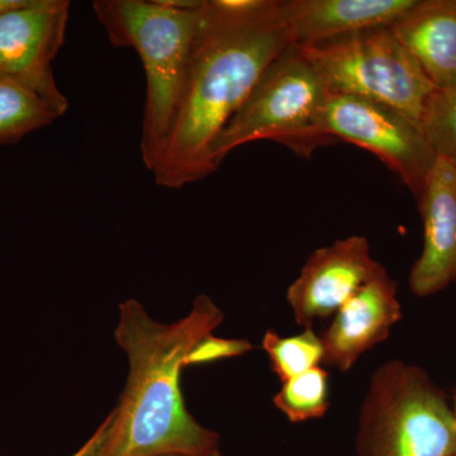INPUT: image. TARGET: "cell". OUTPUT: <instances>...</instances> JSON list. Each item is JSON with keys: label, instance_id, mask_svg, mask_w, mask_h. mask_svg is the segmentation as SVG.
I'll use <instances>...</instances> for the list:
<instances>
[{"label": "cell", "instance_id": "obj_1", "mask_svg": "<svg viewBox=\"0 0 456 456\" xmlns=\"http://www.w3.org/2000/svg\"><path fill=\"white\" fill-rule=\"evenodd\" d=\"M294 46L273 0H204L202 23L156 184L179 189L211 175L209 151L270 64Z\"/></svg>", "mask_w": 456, "mask_h": 456}, {"label": "cell", "instance_id": "obj_2", "mask_svg": "<svg viewBox=\"0 0 456 456\" xmlns=\"http://www.w3.org/2000/svg\"><path fill=\"white\" fill-rule=\"evenodd\" d=\"M209 297H197L187 316L161 323L136 299L119 305L114 340L127 356L128 377L98 456H207L220 436L189 413L182 370L191 354L224 322Z\"/></svg>", "mask_w": 456, "mask_h": 456}, {"label": "cell", "instance_id": "obj_3", "mask_svg": "<svg viewBox=\"0 0 456 456\" xmlns=\"http://www.w3.org/2000/svg\"><path fill=\"white\" fill-rule=\"evenodd\" d=\"M203 5L180 9L163 0H95L93 11L117 47L139 53L146 75L141 158L154 170L169 140L187 80Z\"/></svg>", "mask_w": 456, "mask_h": 456}, {"label": "cell", "instance_id": "obj_4", "mask_svg": "<svg viewBox=\"0 0 456 456\" xmlns=\"http://www.w3.org/2000/svg\"><path fill=\"white\" fill-rule=\"evenodd\" d=\"M359 456H452L456 419L424 369L401 360L371 377L356 435Z\"/></svg>", "mask_w": 456, "mask_h": 456}, {"label": "cell", "instance_id": "obj_5", "mask_svg": "<svg viewBox=\"0 0 456 456\" xmlns=\"http://www.w3.org/2000/svg\"><path fill=\"white\" fill-rule=\"evenodd\" d=\"M330 94L298 47H289L270 64L213 142V167L237 147L261 140L277 141L310 158L317 147L334 142L323 128Z\"/></svg>", "mask_w": 456, "mask_h": 456}, {"label": "cell", "instance_id": "obj_6", "mask_svg": "<svg viewBox=\"0 0 456 456\" xmlns=\"http://www.w3.org/2000/svg\"><path fill=\"white\" fill-rule=\"evenodd\" d=\"M298 50L331 94L368 99L421 126L426 101L435 86L391 27L353 33Z\"/></svg>", "mask_w": 456, "mask_h": 456}, {"label": "cell", "instance_id": "obj_7", "mask_svg": "<svg viewBox=\"0 0 456 456\" xmlns=\"http://www.w3.org/2000/svg\"><path fill=\"white\" fill-rule=\"evenodd\" d=\"M325 134L368 150L397 174L419 200L437 155L421 126L404 114L353 95L330 94Z\"/></svg>", "mask_w": 456, "mask_h": 456}, {"label": "cell", "instance_id": "obj_8", "mask_svg": "<svg viewBox=\"0 0 456 456\" xmlns=\"http://www.w3.org/2000/svg\"><path fill=\"white\" fill-rule=\"evenodd\" d=\"M68 0H22L0 14V75L31 86L64 116L69 102L55 82L53 61L68 28Z\"/></svg>", "mask_w": 456, "mask_h": 456}, {"label": "cell", "instance_id": "obj_9", "mask_svg": "<svg viewBox=\"0 0 456 456\" xmlns=\"http://www.w3.org/2000/svg\"><path fill=\"white\" fill-rule=\"evenodd\" d=\"M386 272L371 256L362 236H350L317 248L287 290L297 325L312 329L340 310L362 285Z\"/></svg>", "mask_w": 456, "mask_h": 456}, {"label": "cell", "instance_id": "obj_10", "mask_svg": "<svg viewBox=\"0 0 456 456\" xmlns=\"http://www.w3.org/2000/svg\"><path fill=\"white\" fill-rule=\"evenodd\" d=\"M402 316L397 283L386 270L336 312L321 335L323 364L347 373L365 353L389 338Z\"/></svg>", "mask_w": 456, "mask_h": 456}, {"label": "cell", "instance_id": "obj_11", "mask_svg": "<svg viewBox=\"0 0 456 456\" xmlns=\"http://www.w3.org/2000/svg\"><path fill=\"white\" fill-rule=\"evenodd\" d=\"M424 248L413 264L410 287L417 297L441 292L456 281V167L437 158L419 200Z\"/></svg>", "mask_w": 456, "mask_h": 456}, {"label": "cell", "instance_id": "obj_12", "mask_svg": "<svg viewBox=\"0 0 456 456\" xmlns=\"http://www.w3.org/2000/svg\"><path fill=\"white\" fill-rule=\"evenodd\" d=\"M417 0H287L279 2L294 46L392 27Z\"/></svg>", "mask_w": 456, "mask_h": 456}, {"label": "cell", "instance_id": "obj_13", "mask_svg": "<svg viewBox=\"0 0 456 456\" xmlns=\"http://www.w3.org/2000/svg\"><path fill=\"white\" fill-rule=\"evenodd\" d=\"M391 29L435 88L456 86V0H417Z\"/></svg>", "mask_w": 456, "mask_h": 456}, {"label": "cell", "instance_id": "obj_14", "mask_svg": "<svg viewBox=\"0 0 456 456\" xmlns=\"http://www.w3.org/2000/svg\"><path fill=\"white\" fill-rule=\"evenodd\" d=\"M60 117L40 93L20 80L0 75V145L20 142Z\"/></svg>", "mask_w": 456, "mask_h": 456}, {"label": "cell", "instance_id": "obj_15", "mask_svg": "<svg viewBox=\"0 0 456 456\" xmlns=\"http://www.w3.org/2000/svg\"><path fill=\"white\" fill-rule=\"evenodd\" d=\"M273 403L293 424L322 419L330 408L329 373L316 367L281 383Z\"/></svg>", "mask_w": 456, "mask_h": 456}, {"label": "cell", "instance_id": "obj_16", "mask_svg": "<svg viewBox=\"0 0 456 456\" xmlns=\"http://www.w3.org/2000/svg\"><path fill=\"white\" fill-rule=\"evenodd\" d=\"M263 349L281 383L320 367L323 359L322 340L314 329H303L301 334L288 338L268 330L263 338Z\"/></svg>", "mask_w": 456, "mask_h": 456}, {"label": "cell", "instance_id": "obj_17", "mask_svg": "<svg viewBox=\"0 0 456 456\" xmlns=\"http://www.w3.org/2000/svg\"><path fill=\"white\" fill-rule=\"evenodd\" d=\"M421 128L437 158L456 167V86L435 88L426 101Z\"/></svg>", "mask_w": 456, "mask_h": 456}, {"label": "cell", "instance_id": "obj_18", "mask_svg": "<svg viewBox=\"0 0 456 456\" xmlns=\"http://www.w3.org/2000/svg\"><path fill=\"white\" fill-rule=\"evenodd\" d=\"M253 349V345L248 340H236V338H221L215 335L207 336L197 349L191 354V364H204V362H217V360L233 358L244 355Z\"/></svg>", "mask_w": 456, "mask_h": 456}, {"label": "cell", "instance_id": "obj_19", "mask_svg": "<svg viewBox=\"0 0 456 456\" xmlns=\"http://www.w3.org/2000/svg\"><path fill=\"white\" fill-rule=\"evenodd\" d=\"M110 422H112V412L108 413L106 419L98 426L97 430L90 436V439L71 456H98L102 448H103L104 443H106Z\"/></svg>", "mask_w": 456, "mask_h": 456}, {"label": "cell", "instance_id": "obj_20", "mask_svg": "<svg viewBox=\"0 0 456 456\" xmlns=\"http://www.w3.org/2000/svg\"><path fill=\"white\" fill-rule=\"evenodd\" d=\"M22 0H0V14L20 4Z\"/></svg>", "mask_w": 456, "mask_h": 456}, {"label": "cell", "instance_id": "obj_21", "mask_svg": "<svg viewBox=\"0 0 456 456\" xmlns=\"http://www.w3.org/2000/svg\"><path fill=\"white\" fill-rule=\"evenodd\" d=\"M207 456H222V455H221V452H215V454L207 455Z\"/></svg>", "mask_w": 456, "mask_h": 456}, {"label": "cell", "instance_id": "obj_22", "mask_svg": "<svg viewBox=\"0 0 456 456\" xmlns=\"http://www.w3.org/2000/svg\"><path fill=\"white\" fill-rule=\"evenodd\" d=\"M454 413H455V419H456V410H455V412H454Z\"/></svg>", "mask_w": 456, "mask_h": 456}, {"label": "cell", "instance_id": "obj_23", "mask_svg": "<svg viewBox=\"0 0 456 456\" xmlns=\"http://www.w3.org/2000/svg\"><path fill=\"white\" fill-rule=\"evenodd\" d=\"M452 456H456V454H455V455H452Z\"/></svg>", "mask_w": 456, "mask_h": 456}]
</instances>
